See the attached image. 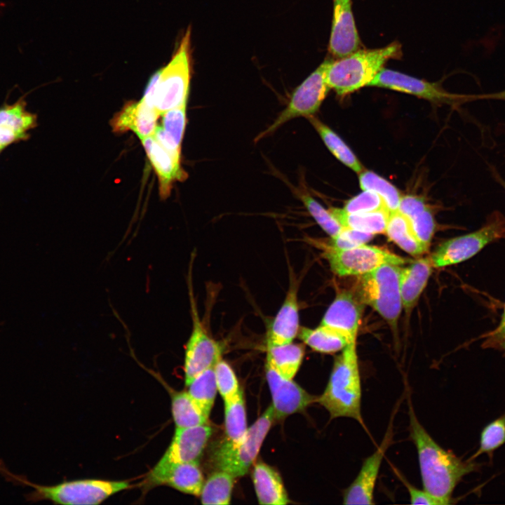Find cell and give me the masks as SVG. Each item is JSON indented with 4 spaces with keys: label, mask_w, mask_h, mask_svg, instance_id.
I'll return each mask as SVG.
<instances>
[{
    "label": "cell",
    "mask_w": 505,
    "mask_h": 505,
    "mask_svg": "<svg viewBox=\"0 0 505 505\" xmlns=\"http://www.w3.org/2000/svg\"><path fill=\"white\" fill-rule=\"evenodd\" d=\"M408 405L410 436L417 452L423 489L440 505L450 504L463 477L478 471L480 465L470 458L463 460L442 447L419 422L410 403Z\"/></svg>",
    "instance_id": "1"
},
{
    "label": "cell",
    "mask_w": 505,
    "mask_h": 505,
    "mask_svg": "<svg viewBox=\"0 0 505 505\" xmlns=\"http://www.w3.org/2000/svg\"><path fill=\"white\" fill-rule=\"evenodd\" d=\"M361 396L356 342H352L335 358L328 384L317 403L327 410L331 419L351 418L364 427Z\"/></svg>",
    "instance_id": "2"
},
{
    "label": "cell",
    "mask_w": 505,
    "mask_h": 505,
    "mask_svg": "<svg viewBox=\"0 0 505 505\" xmlns=\"http://www.w3.org/2000/svg\"><path fill=\"white\" fill-rule=\"evenodd\" d=\"M0 474L8 483L29 486L33 490L24 495L28 502L50 501L58 504H99L110 496L127 489L128 481L83 479L41 485L30 482L25 476L10 471L0 460Z\"/></svg>",
    "instance_id": "3"
},
{
    "label": "cell",
    "mask_w": 505,
    "mask_h": 505,
    "mask_svg": "<svg viewBox=\"0 0 505 505\" xmlns=\"http://www.w3.org/2000/svg\"><path fill=\"white\" fill-rule=\"evenodd\" d=\"M401 55V46L395 41L379 48H359L332 60L327 71L328 86L339 96L355 92L369 86L388 60L398 59Z\"/></svg>",
    "instance_id": "4"
},
{
    "label": "cell",
    "mask_w": 505,
    "mask_h": 505,
    "mask_svg": "<svg viewBox=\"0 0 505 505\" xmlns=\"http://www.w3.org/2000/svg\"><path fill=\"white\" fill-rule=\"evenodd\" d=\"M400 269L399 265L384 264L359 275L354 292L363 304L377 311L395 330L403 307Z\"/></svg>",
    "instance_id": "5"
},
{
    "label": "cell",
    "mask_w": 505,
    "mask_h": 505,
    "mask_svg": "<svg viewBox=\"0 0 505 505\" xmlns=\"http://www.w3.org/2000/svg\"><path fill=\"white\" fill-rule=\"evenodd\" d=\"M275 420L272 405L248 428L241 440L233 443L226 438L213 450L210 462L215 469L227 471L235 478L248 473L256 459L266 436Z\"/></svg>",
    "instance_id": "6"
},
{
    "label": "cell",
    "mask_w": 505,
    "mask_h": 505,
    "mask_svg": "<svg viewBox=\"0 0 505 505\" xmlns=\"http://www.w3.org/2000/svg\"><path fill=\"white\" fill-rule=\"evenodd\" d=\"M154 106L163 112L187 105L191 74V29L189 27L169 62L159 69Z\"/></svg>",
    "instance_id": "7"
},
{
    "label": "cell",
    "mask_w": 505,
    "mask_h": 505,
    "mask_svg": "<svg viewBox=\"0 0 505 505\" xmlns=\"http://www.w3.org/2000/svg\"><path fill=\"white\" fill-rule=\"evenodd\" d=\"M502 238H505V216L494 211L480 228L444 241L429 258L433 267L456 264L471 258L490 243Z\"/></svg>",
    "instance_id": "8"
},
{
    "label": "cell",
    "mask_w": 505,
    "mask_h": 505,
    "mask_svg": "<svg viewBox=\"0 0 505 505\" xmlns=\"http://www.w3.org/2000/svg\"><path fill=\"white\" fill-rule=\"evenodd\" d=\"M191 264H189L187 279L192 327L185 346L184 371L186 386L201 372L215 367L222 359L223 352V346L209 335L199 316L193 290Z\"/></svg>",
    "instance_id": "9"
},
{
    "label": "cell",
    "mask_w": 505,
    "mask_h": 505,
    "mask_svg": "<svg viewBox=\"0 0 505 505\" xmlns=\"http://www.w3.org/2000/svg\"><path fill=\"white\" fill-rule=\"evenodd\" d=\"M332 59H326L293 91L286 107L272 123L257 135L258 142L274 133L283 124L295 118H309L318 110L330 87L327 83V71Z\"/></svg>",
    "instance_id": "10"
},
{
    "label": "cell",
    "mask_w": 505,
    "mask_h": 505,
    "mask_svg": "<svg viewBox=\"0 0 505 505\" xmlns=\"http://www.w3.org/2000/svg\"><path fill=\"white\" fill-rule=\"evenodd\" d=\"M323 255L333 273L339 276H359L384 264L402 265L407 261L385 249L365 244L350 249H335L323 244Z\"/></svg>",
    "instance_id": "11"
},
{
    "label": "cell",
    "mask_w": 505,
    "mask_h": 505,
    "mask_svg": "<svg viewBox=\"0 0 505 505\" xmlns=\"http://www.w3.org/2000/svg\"><path fill=\"white\" fill-rule=\"evenodd\" d=\"M369 86L408 93L435 103L456 105L465 102L464 95L449 93L439 84L383 68Z\"/></svg>",
    "instance_id": "12"
},
{
    "label": "cell",
    "mask_w": 505,
    "mask_h": 505,
    "mask_svg": "<svg viewBox=\"0 0 505 505\" xmlns=\"http://www.w3.org/2000/svg\"><path fill=\"white\" fill-rule=\"evenodd\" d=\"M212 433L208 424L175 428L170 445L150 472L157 473L175 464L198 462Z\"/></svg>",
    "instance_id": "13"
},
{
    "label": "cell",
    "mask_w": 505,
    "mask_h": 505,
    "mask_svg": "<svg viewBox=\"0 0 505 505\" xmlns=\"http://www.w3.org/2000/svg\"><path fill=\"white\" fill-rule=\"evenodd\" d=\"M265 372L276 419L302 412L312 403H317L318 396L309 393L292 379L283 377L267 362Z\"/></svg>",
    "instance_id": "14"
},
{
    "label": "cell",
    "mask_w": 505,
    "mask_h": 505,
    "mask_svg": "<svg viewBox=\"0 0 505 505\" xmlns=\"http://www.w3.org/2000/svg\"><path fill=\"white\" fill-rule=\"evenodd\" d=\"M393 437L391 427H389L381 444L363 462L354 481L342 494L344 504H374V493L379 469L385 453Z\"/></svg>",
    "instance_id": "15"
},
{
    "label": "cell",
    "mask_w": 505,
    "mask_h": 505,
    "mask_svg": "<svg viewBox=\"0 0 505 505\" xmlns=\"http://www.w3.org/2000/svg\"><path fill=\"white\" fill-rule=\"evenodd\" d=\"M27 94L22 95L12 104L6 100L0 107V151L2 152L13 144L27 141L31 136L30 131L38 126L37 114L27 108Z\"/></svg>",
    "instance_id": "16"
},
{
    "label": "cell",
    "mask_w": 505,
    "mask_h": 505,
    "mask_svg": "<svg viewBox=\"0 0 505 505\" xmlns=\"http://www.w3.org/2000/svg\"><path fill=\"white\" fill-rule=\"evenodd\" d=\"M289 286L283 304L267 334V347L291 343L299 330V281L292 269H289Z\"/></svg>",
    "instance_id": "17"
},
{
    "label": "cell",
    "mask_w": 505,
    "mask_h": 505,
    "mask_svg": "<svg viewBox=\"0 0 505 505\" xmlns=\"http://www.w3.org/2000/svg\"><path fill=\"white\" fill-rule=\"evenodd\" d=\"M361 48V40L351 9V0H333V17L328 49L336 59Z\"/></svg>",
    "instance_id": "18"
},
{
    "label": "cell",
    "mask_w": 505,
    "mask_h": 505,
    "mask_svg": "<svg viewBox=\"0 0 505 505\" xmlns=\"http://www.w3.org/2000/svg\"><path fill=\"white\" fill-rule=\"evenodd\" d=\"M363 305L354 292L342 290L327 309L320 325L336 329L351 342H356Z\"/></svg>",
    "instance_id": "19"
},
{
    "label": "cell",
    "mask_w": 505,
    "mask_h": 505,
    "mask_svg": "<svg viewBox=\"0 0 505 505\" xmlns=\"http://www.w3.org/2000/svg\"><path fill=\"white\" fill-rule=\"evenodd\" d=\"M140 140L157 175L160 196L166 198L170 195L173 183L187 177L181 166V156L166 149L152 135Z\"/></svg>",
    "instance_id": "20"
},
{
    "label": "cell",
    "mask_w": 505,
    "mask_h": 505,
    "mask_svg": "<svg viewBox=\"0 0 505 505\" xmlns=\"http://www.w3.org/2000/svg\"><path fill=\"white\" fill-rule=\"evenodd\" d=\"M204 479L198 462L173 464L157 473L149 472L144 489L166 485L183 493L199 496Z\"/></svg>",
    "instance_id": "21"
},
{
    "label": "cell",
    "mask_w": 505,
    "mask_h": 505,
    "mask_svg": "<svg viewBox=\"0 0 505 505\" xmlns=\"http://www.w3.org/2000/svg\"><path fill=\"white\" fill-rule=\"evenodd\" d=\"M159 116L155 108L148 106L142 100L130 101L114 116L110 125L116 133L132 131L141 140L154 134Z\"/></svg>",
    "instance_id": "22"
},
{
    "label": "cell",
    "mask_w": 505,
    "mask_h": 505,
    "mask_svg": "<svg viewBox=\"0 0 505 505\" xmlns=\"http://www.w3.org/2000/svg\"><path fill=\"white\" fill-rule=\"evenodd\" d=\"M433 265L429 257L419 258L400 273V289L403 307L407 312L414 307L431 274Z\"/></svg>",
    "instance_id": "23"
},
{
    "label": "cell",
    "mask_w": 505,
    "mask_h": 505,
    "mask_svg": "<svg viewBox=\"0 0 505 505\" xmlns=\"http://www.w3.org/2000/svg\"><path fill=\"white\" fill-rule=\"evenodd\" d=\"M252 480L260 504L285 505L290 502L278 472L259 462L254 466Z\"/></svg>",
    "instance_id": "24"
},
{
    "label": "cell",
    "mask_w": 505,
    "mask_h": 505,
    "mask_svg": "<svg viewBox=\"0 0 505 505\" xmlns=\"http://www.w3.org/2000/svg\"><path fill=\"white\" fill-rule=\"evenodd\" d=\"M187 105L163 112L162 124L157 126L152 136L170 152L181 156V144L187 121Z\"/></svg>",
    "instance_id": "25"
},
{
    "label": "cell",
    "mask_w": 505,
    "mask_h": 505,
    "mask_svg": "<svg viewBox=\"0 0 505 505\" xmlns=\"http://www.w3.org/2000/svg\"><path fill=\"white\" fill-rule=\"evenodd\" d=\"M297 337L315 351L334 354L343 350L351 342L344 333L336 329L320 325L316 328H299Z\"/></svg>",
    "instance_id": "26"
},
{
    "label": "cell",
    "mask_w": 505,
    "mask_h": 505,
    "mask_svg": "<svg viewBox=\"0 0 505 505\" xmlns=\"http://www.w3.org/2000/svg\"><path fill=\"white\" fill-rule=\"evenodd\" d=\"M303 344L291 342L267 347L266 362L283 377L292 379L302 363L305 348Z\"/></svg>",
    "instance_id": "27"
},
{
    "label": "cell",
    "mask_w": 505,
    "mask_h": 505,
    "mask_svg": "<svg viewBox=\"0 0 505 505\" xmlns=\"http://www.w3.org/2000/svg\"><path fill=\"white\" fill-rule=\"evenodd\" d=\"M328 210L343 227L374 235L385 233L390 214L385 210L363 213H348L342 208L333 207Z\"/></svg>",
    "instance_id": "28"
},
{
    "label": "cell",
    "mask_w": 505,
    "mask_h": 505,
    "mask_svg": "<svg viewBox=\"0 0 505 505\" xmlns=\"http://www.w3.org/2000/svg\"><path fill=\"white\" fill-rule=\"evenodd\" d=\"M389 238L412 256H419L429 248L415 236L407 217L399 211L390 213L385 229Z\"/></svg>",
    "instance_id": "29"
},
{
    "label": "cell",
    "mask_w": 505,
    "mask_h": 505,
    "mask_svg": "<svg viewBox=\"0 0 505 505\" xmlns=\"http://www.w3.org/2000/svg\"><path fill=\"white\" fill-rule=\"evenodd\" d=\"M308 119L325 146L339 161L357 173L364 170L356 156L331 128L314 116Z\"/></svg>",
    "instance_id": "30"
},
{
    "label": "cell",
    "mask_w": 505,
    "mask_h": 505,
    "mask_svg": "<svg viewBox=\"0 0 505 505\" xmlns=\"http://www.w3.org/2000/svg\"><path fill=\"white\" fill-rule=\"evenodd\" d=\"M171 410L176 428H189L208 424V417L187 391L172 394Z\"/></svg>",
    "instance_id": "31"
},
{
    "label": "cell",
    "mask_w": 505,
    "mask_h": 505,
    "mask_svg": "<svg viewBox=\"0 0 505 505\" xmlns=\"http://www.w3.org/2000/svg\"><path fill=\"white\" fill-rule=\"evenodd\" d=\"M235 478L229 473L217 470L204 480L201 493L203 504H229Z\"/></svg>",
    "instance_id": "32"
},
{
    "label": "cell",
    "mask_w": 505,
    "mask_h": 505,
    "mask_svg": "<svg viewBox=\"0 0 505 505\" xmlns=\"http://www.w3.org/2000/svg\"><path fill=\"white\" fill-rule=\"evenodd\" d=\"M187 386L188 393L209 417L218 391L214 367L197 375Z\"/></svg>",
    "instance_id": "33"
},
{
    "label": "cell",
    "mask_w": 505,
    "mask_h": 505,
    "mask_svg": "<svg viewBox=\"0 0 505 505\" xmlns=\"http://www.w3.org/2000/svg\"><path fill=\"white\" fill-rule=\"evenodd\" d=\"M224 403V428L227 440L236 443L245 436L248 427L243 391L233 400Z\"/></svg>",
    "instance_id": "34"
},
{
    "label": "cell",
    "mask_w": 505,
    "mask_h": 505,
    "mask_svg": "<svg viewBox=\"0 0 505 505\" xmlns=\"http://www.w3.org/2000/svg\"><path fill=\"white\" fill-rule=\"evenodd\" d=\"M359 184L363 191L377 194L389 213L398 211L402 194L391 183L375 173L363 170L359 173Z\"/></svg>",
    "instance_id": "35"
},
{
    "label": "cell",
    "mask_w": 505,
    "mask_h": 505,
    "mask_svg": "<svg viewBox=\"0 0 505 505\" xmlns=\"http://www.w3.org/2000/svg\"><path fill=\"white\" fill-rule=\"evenodd\" d=\"M505 443V412L497 419L488 423L482 429L479 447L470 457L475 460L480 455L486 454L492 460L493 453Z\"/></svg>",
    "instance_id": "36"
},
{
    "label": "cell",
    "mask_w": 505,
    "mask_h": 505,
    "mask_svg": "<svg viewBox=\"0 0 505 505\" xmlns=\"http://www.w3.org/2000/svg\"><path fill=\"white\" fill-rule=\"evenodd\" d=\"M299 198L316 223L330 238L337 236L341 232L343 227L334 217L329 210H326L315 198L307 193H301Z\"/></svg>",
    "instance_id": "37"
},
{
    "label": "cell",
    "mask_w": 505,
    "mask_h": 505,
    "mask_svg": "<svg viewBox=\"0 0 505 505\" xmlns=\"http://www.w3.org/2000/svg\"><path fill=\"white\" fill-rule=\"evenodd\" d=\"M217 391L224 402L234 399L242 390L231 367L220 359L215 365Z\"/></svg>",
    "instance_id": "38"
},
{
    "label": "cell",
    "mask_w": 505,
    "mask_h": 505,
    "mask_svg": "<svg viewBox=\"0 0 505 505\" xmlns=\"http://www.w3.org/2000/svg\"><path fill=\"white\" fill-rule=\"evenodd\" d=\"M348 213H363L385 210L387 208L383 199L376 193L363 191L348 200L342 208Z\"/></svg>",
    "instance_id": "39"
},
{
    "label": "cell",
    "mask_w": 505,
    "mask_h": 505,
    "mask_svg": "<svg viewBox=\"0 0 505 505\" xmlns=\"http://www.w3.org/2000/svg\"><path fill=\"white\" fill-rule=\"evenodd\" d=\"M408 220L417 238L423 245L429 248L436 230V222L431 210L427 207Z\"/></svg>",
    "instance_id": "40"
},
{
    "label": "cell",
    "mask_w": 505,
    "mask_h": 505,
    "mask_svg": "<svg viewBox=\"0 0 505 505\" xmlns=\"http://www.w3.org/2000/svg\"><path fill=\"white\" fill-rule=\"evenodd\" d=\"M374 236V234L370 233L343 227L341 232L337 236L331 238V242L327 245L335 249H350L365 244L370 241Z\"/></svg>",
    "instance_id": "41"
},
{
    "label": "cell",
    "mask_w": 505,
    "mask_h": 505,
    "mask_svg": "<svg viewBox=\"0 0 505 505\" xmlns=\"http://www.w3.org/2000/svg\"><path fill=\"white\" fill-rule=\"evenodd\" d=\"M482 346L500 351L505 355V305L499 324L485 336Z\"/></svg>",
    "instance_id": "42"
},
{
    "label": "cell",
    "mask_w": 505,
    "mask_h": 505,
    "mask_svg": "<svg viewBox=\"0 0 505 505\" xmlns=\"http://www.w3.org/2000/svg\"><path fill=\"white\" fill-rule=\"evenodd\" d=\"M401 479L403 484L409 493L410 504H426V505H440V503L431 494L424 489H419L409 482H408L401 476L398 475Z\"/></svg>",
    "instance_id": "43"
},
{
    "label": "cell",
    "mask_w": 505,
    "mask_h": 505,
    "mask_svg": "<svg viewBox=\"0 0 505 505\" xmlns=\"http://www.w3.org/2000/svg\"><path fill=\"white\" fill-rule=\"evenodd\" d=\"M427 207V205L422 198L412 195H405L402 196L400 198L398 211L408 218H410Z\"/></svg>",
    "instance_id": "44"
},
{
    "label": "cell",
    "mask_w": 505,
    "mask_h": 505,
    "mask_svg": "<svg viewBox=\"0 0 505 505\" xmlns=\"http://www.w3.org/2000/svg\"><path fill=\"white\" fill-rule=\"evenodd\" d=\"M465 99L466 101H473L476 100H497L505 101V90L480 95H465Z\"/></svg>",
    "instance_id": "45"
},
{
    "label": "cell",
    "mask_w": 505,
    "mask_h": 505,
    "mask_svg": "<svg viewBox=\"0 0 505 505\" xmlns=\"http://www.w3.org/2000/svg\"><path fill=\"white\" fill-rule=\"evenodd\" d=\"M499 181L501 182V183L502 186H503V187H504V189H505V182H504V181H503V180H502V179H500V180H499Z\"/></svg>",
    "instance_id": "46"
},
{
    "label": "cell",
    "mask_w": 505,
    "mask_h": 505,
    "mask_svg": "<svg viewBox=\"0 0 505 505\" xmlns=\"http://www.w3.org/2000/svg\"><path fill=\"white\" fill-rule=\"evenodd\" d=\"M2 153V152L0 151V154Z\"/></svg>",
    "instance_id": "47"
}]
</instances>
